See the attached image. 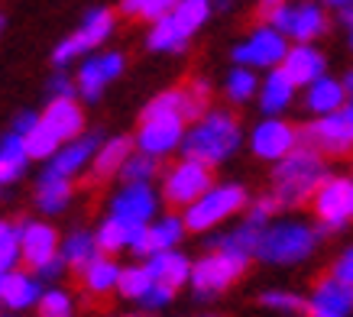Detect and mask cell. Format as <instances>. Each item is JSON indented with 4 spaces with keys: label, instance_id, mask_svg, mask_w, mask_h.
Wrapping results in <instances>:
<instances>
[{
    "label": "cell",
    "instance_id": "cell-49",
    "mask_svg": "<svg viewBox=\"0 0 353 317\" xmlns=\"http://www.w3.org/2000/svg\"><path fill=\"white\" fill-rule=\"evenodd\" d=\"M331 10L337 13V20L347 23V26H353V0H334Z\"/></svg>",
    "mask_w": 353,
    "mask_h": 317
},
{
    "label": "cell",
    "instance_id": "cell-20",
    "mask_svg": "<svg viewBox=\"0 0 353 317\" xmlns=\"http://www.w3.org/2000/svg\"><path fill=\"white\" fill-rule=\"evenodd\" d=\"M43 282H39V275L32 272H17L10 275H0V305L10 307V311H26V307H36L43 301Z\"/></svg>",
    "mask_w": 353,
    "mask_h": 317
},
{
    "label": "cell",
    "instance_id": "cell-29",
    "mask_svg": "<svg viewBox=\"0 0 353 317\" xmlns=\"http://www.w3.org/2000/svg\"><path fill=\"white\" fill-rule=\"evenodd\" d=\"M120 272L123 269L110 256H97L94 263L81 272V285H85L88 295H108V292H114L120 285Z\"/></svg>",
    "mask_w": 353,
    "mask_h": 317
},
{
    "label": "cell",
    "instance_id": "cell-12",
    "mask_svg": "<svg viewBox=\"0 0 353 317\" xmlns=\"http://www.w3.org/2000/svg\"><path fill=\"white\" fill-rule=\"evenodd\" d=\"M301 146L314 149L324 158H343L353 152V133L343 114L321 116V120H311L301 127Z\"/></svg>",
    "mask_w": 353,
    "mask_h": 317
},
{
    "label": "cell",
    "instance_id": "cell-45",
    "mask_svg": "<svg viewBox=\"0 0 353 317\" xmlns=\"http://www.w3.org/2000/svg\"><path fill=\"white\" fill-rule=\"evenodd\" d=\"M276 211H282L279 201L272 198V194H263V198H256V201L250 204V217H246V223H253V227H259V230H266L269 217H276Z\"/></svg>",
    "mask_w": 353,
    "mask_h": 317
},
{
    "label": "cell",
    "instance_id": "cell-6",
    "mask_svg": "<svg viewBox=\"0 0 353 317\" xmlns=\"http://www.w3.org/2000/svg\"><path fill=\"white\" fill-rule=\"evenodd\" d=\"M211 188H214V172L208 165H201V162H194V158H182L162 178V198L172 207H185V211L194 201H201Z\"/></svg>",
    "mask_w": 353,
    "mask_h": 317
},
{
    "label": "cell",
    "instance_id": "cell-19",
    "mask_svg": "<svg viewBox=\"0 0 353 317\" xmlns=\"http://www.w3.org/2000/svg\"><path fill=\"white\" fill-rule=\"evenodd\" d=\"M282 72L289 74V81L295 88H305L308 91L314 81L327 78V59L318 45H292L285 62H282Z\"/></svg>",
    "mask_w": 353,
    "mask_h": 317
},
{
    "label": "cell",
    "instance_id": "cell-41",
    "mask_svg": "<svg viewBox=\"0 0 353 317\" xmlns=\"http://www.w3.org/2000/svg\"><path fill=\"white\" fill-rule=\"evenodd\" d=\"M172 7H175V3H169V0H123L120 10L127 13V17L150 20V26H152V23H159L162 17H169Z\"/></svg>",
    "mask_w": 353,
    "mask_h": 317
},
{
    "label": "cell",
    "instance_id": "cell-33",
    "mask_svg": "<svg viewBox=\"0 0 353 317\" xmlns=\"http://www.w3.org/2000/svg\"><path fill=\"white\" fill-rule=\"evenodd\" d=\"M175 91H179V101H182L185 123H188V120L198 123V120H204V116L211 114V88H208V81L192 78V81H185L182 88H175Z\"/></svg>",
    "mask_w": 353,
    "mask_h": 317
},
{
    "label": "cell",
    "instance_id": "cell-9",
    "mask_svg": "<svg viewBox=\"0 0 353 317\" xmlns=\"http://www.w3.org/2000/svg\"><path fill=\"white\" fill-rule=\"evenodd\" d=\"M250 259L224 249H211L204 253L192 269V288L198 292V298H214L217 292H224L227 285H234L236 278L246 272Z\"/></svg>",
    "mask_w": 353,
    "mask_h": 317
},
{
    "label": "cell",
    "instance_id": "cell-52",
    "mask_svg": "<svg viewBox=\"0 0 353 317\" xmlns=\"http://www.w3.org/2000/svg\"><path fill=\"white\" fill-rule=\"evenodd\" d=\"M3 26H7V20H3V13H0V32H3Z\"/></svg>",
    "mask_w": 353,
    "mask_h": 317
},
{
    "label": "cell",
    "instance_id": "cell-56",
    "mask_svg": "<svg viewBox=\"0 0 353 317\" xmlns=\"http://www.w3.org/2000/svg\"><path fill=\"white\" fill-rule=\"evenodd\" d=\"M10 317H13V314H10Z\"/></svg>",
    "mask_w": 353,
    "mask_h": 317
},
{
    "label": "cell",
    "instance_id": "cell-28",
    "mask_svg": "<svg viewBox=\"0 0 353 317\" xmlns=\"http://www.w3.org/2000/svg\"><path fill=\"white\" fill-rule=\"evenodd\" d=\"M259 240H263V230L253 227V223H240L234 230H227L224 236H214L211 246L214 249H224V253H234V256H243V259H253L259 249Z\"/></svg>",
    "mask_w": 353,
    "mask_h": 317
},
{
    "label": "cell",
    "instance_id": "cell-22",
    "mask_svg": "<svg viewBox=\"0 0 353 317\" xmlns=\"http://www.w3.org/2000/svg\"><path fill=\"white\" fill-rule=\"evenodd\" d=\"M43 123L49 130H52L55 136L65 143H75V139H81V130H85V114H81V107H78V101H59V97H52L49 101V107H46L43 114Z\"/></svg>",
    "mask_w": 353,
    "mask_h": 317
},
{
    "label": "cell",
    "instance_id": "cell-17",
    "mask_svg": "<svg viewBox=\"0 0 353 317\" xmlns=\"http://www.w3.org/2000/svg\"><path fill=\"white\" fill-rule=\"evenodd\" d=\"M308 317H353V288L337 282L334 275H324L314 282L308 295Z\"/></svg>",
    "mask_w": 353,
    "mask_h": 317
},
{
    "label": "cell",
    "instance_id": "cell-55",
    "mask_svg": "<svg viewBox=\"0 0 353 317\" xmlns=\"http://www.w3.org/2000/svg\"><path fill=\"white\" fill-rule=\"evenodd\" d=\"M0 188H3V185H0Z\"/></svg>",
    "mask_w": 353,
    "mask_h": 317
},
{
    "label": "cell",
    "instance_id": "cell-30",
    "mask_svg": "<svg viewBox=\"0 0 353 317\" xmlns=\"http://www.w3.org/2000/svg\"><path fill=\"white\" fill-rule=\"evenodd\" d=\"M26 162H30V156H26L23 136L7 133V136L0 139V185H10V181L20 178L23 172H26Z\"/></svg>",
    "mask_w": 353,
    "mask_h": 317
},
{
    "label": "cell",
    "instance_id": "cell-4",
    "mask_svg": "<svg viewBox=\"0 0 353 317\" xmlns=\"http://www.w3.org/2000/svg\"><path fill=\"white\" fill-rule=\"evenodd\" d=\"M259 17L292 39V45H314V39L327 32V10L321 3H263Z\"/></svg>",
    "mask_w": 353,
    "mask_h": 317
},
{
    "label": "cell",
    "instance_id": "cell-21",
    "mask_svg": "<svg viewBox=\"0 0 353 317\" xmlns=\"http://www.w3.org/2000/svg\"><path fill=\"white\" fill-rule=\"evenodd\" d=\"M350 94H347V88H343L341 78H321V81H314V85L305 91V110L311 114V120H321V116H334V114H343V107H347Z\"/></svg>",
    "mask_w": 353,
    "mask_h": 317
},
{
    "label": "cell",
    "instance_id": "cell-5",
    "mask_svg": "<svg viewBox=\"0 0 353 317\" xmlns=\"http://www.w3.org/2000/svg\"><path fill=\"white\" fill-rule=\"evenodd\" d=\"M250 207V198H246V188L243 185H214V188L204 194L201 201H194L188 211L182 214L185 221V230H211L217 223H224L227 217L246 211Z\"/></svg>",
    "mask_w": 353,
    "mask_h": 317
},
{
    "label": "cell",
    "instance_id": "cell-54",
    "mask_svg": "<svg viewBox=\"0 0 353 317\" xmlns=\"http://www.w3.org/2000/svg\"><path fill=\"white\" fill-rule=\"evenodd\" d=\"M127 317H143V314H127Z\"/></svg>",
    "mask_w": 353,
    "mask_h": 317
},
{
    "label": "cell",
    "instance_id": "cell-1",
    "mask_svg": "<svg viewBox=\"0 0 353 317\" xmlns=\"http://www.w3.org/2000/svg\"><path fill=\"white\" fill-rule=\"evenodd\" d=\"M331 178L327 172V158L318 156L314 149L299 146L289 158H282L276 169H272V198L279 201V207H301V204H311L314 194L321 191V185Z\"/></svg>",
    "mask_w": 353,
    "mask_h": 317
},
{
    "label": "cell",
    "instance_id": "cell-24",
    "mask_svg": "<svg viewBox=\"0 0 353 317\" xmlns=\"http://www.w3.org/2000/svg\"><path fill=\"white\" fill-rule=\"evenodd\" d=\"M97 149H101L97 146V136H81V139H75V143H65V146L59 149V156L46 165V172H52V175H59V178L72 181V175H78L85 165L94 162Z\"/></svg>",
    "mask_w": 353,
    "mask_h": 317
},
{
    "label": "cell",
    "instance_id": "cell-31",
    "mask_svg": "<svg viewBox=\"0 0 353 317\" xmlns=\"http://www.w3.org/2000/svg\"><path fill=\"white\" fill-rule=\"evenodd\" d=\"M72 201V181L68 178H59L52 172H43L39 178V191H36V204L43 214H59L68 207Z\"/></svg>",
    "mask_w": 353,
    "mask_h": 317
},
{
    "label": "cell",
    "instance_id": "cell-39",
    "mask_svg": "<svg viewBox=\"0 0 353 317\" xmlns=\"http://www.w3.org/2000/svg\"><path fill=\"white\" fill-rule=\"evenodd\" d=\"M172 17H175V23H179L188 36H192V32L211 17V3H208V0H179V3L172 7Z\"/></svg>",
    "mask_w": 353,
    "mask_h": 317
},
{
    "label": "cell",
    "instance_id": "cell-18",
    "mask_svg": "<svg viewBox=\"0 0 353 317\" xmlns=\"http://www.w3.org/2000/svg\"><path fill=\"white\" fill-rule=\"evenodd\" d=\"M123 72V55L120 52H97L91 55L88 62H81V68H78V94L85 97V101H97L101 97V91L117 78V74Z\"/></svg>",
    "mask_w": 353,
    "mask_h": 317
},
{
    "label": "cell",
    "instance_id": "cell-44",
    "mask_svg": "<svg viewBox=\"0 0 353 317\" xmlns=\"http://www.w3.org/2000/svg\"><path fill=\"white\" fill-rule=\"evenodd\" d=\"M36 311H39V317H72V298L65 292H59V288H52V292L43 295Z\"/></svg>",
    "mask_w": 353,
    "mask_h": 317
},
{
    "label": "cell",
    "instance_id": "cell-46",
    "mask_svg": "<svg viewBox=\"0 0 353 317\" xmlns=\"http://www.w3.org/2000/svg\"><path fill=\"white\" fill-rule=\"evenodd\" d=\"M331 275L337 278V282H343V285L353 288V246H347V249H343V253L334 259Z\"/></svg>",
    "mask_w": 353,
    "mask_h": 317
},
{
    "label": "cell",
    "instance_id": "cell-27",
    "mask_svg": "<svg viewBox=\"0 0 353 317\" xmlns=\"http://www.w3.org/2000/svg\"><path fill=\"white\" fill-rule=\"evenodd\" d=\"M188 32L175 23V17H162L159 23H152L150 26V36H146V49L152 52H185L188 49Z\"/></svg>",
    "mask_w": 353,
    "mask_h": 317
},
{
    "label": "cell",
    "instance_id": "cell-50",
    "mask_svg": "<svg viewBox=\"0 0 353 317\" xmlns=\"http://www.w3.org/2000/svg\"><path fill=\"white\" fill-rule=\"evenodd\" d=\"M343 120H347V127H350V133H353V97L347 101V107H343Z\"/></svg>",
    "mask_w": 353,
    "mask_h": 317
},
{
    "label": "cell",
    "instance_id": "cell-36",
    "mask_svg": "<svg viewBox=\"0 0 353 317\" xmlns=\"http://www.w3.org/2000/svg\"><path fill=\"white\" fill-rule=\"evenodd\" d=\"M94 240H97V249H101V256H110V259H114V253H120V249H130V227H123L120 221L108 217V221H104L94 230Z\"/></svg>",
    "mask_w": 353,
    "mask_h": 317
},
{
    "label": "cell",
    "instance_id": "cell-16",
    "mask_svg": "<svg viewBox=\"0 0 353 317\" xmlns=\"http://www.w3.org/2000/svg\"><path fill=\"white\" fill-rule=\"evenodd\" d=\"M159 198L150 185H123L110 201V217L123 227H150V217H156Z\"/></svg>",
    "mask_w": 353,
    "mask_h": 317
},
{
    "label": "cell",
    "instance_id": "cell-8",
    "mask_svg": "<svg viewBox=\"0 0 353 317\" xmlns=\"http://www.w3.org/2000/svg\"><path fill=\"white\" fill-rule=\"evenodd\" d=\"M114 23H117V17H114V10H108V7H94V10H88L85 20H81V26L75 30V36L62 39V43L52 49V65L55 68H65L68 62H75L78 55L97 49V45L114 32Z\"/></svg>",
    "mask_w": 353,
    "mask_h": 317
},
{
    "label": "cell",
    "instance_id": "cell-25",
    "mask_svg": "<svg viewBox=\"0 0 353 317\" xmlns=\"http://www.w3.org/2000/svg\"><path fill=\"white\" fill-rule=\"evenodd\" d=\"M295 91H299V88L292 85L289 74L282 72V68L266 72L263 85H259V107H263V114L266 116H282L292 107V101H295Z\"/></svg>",
    "mask_w": 353,
    "mask_h": 317
},
{
    "label": "cell",
    "instance_id": "cell-3",
    "mask_svg": "<svg viewBox=\"0 0 353 317\" xmlns=\"http://www.w3.org/2000/svg\"><path fill=\"white\" fill-rule=\"evenodd\" d=\"M318 240H321V233H318V227H311V223H305V221H276L263 230L256 259H263V263H269V265L305 263V259L318 249Z\"/></svg>",
    "mask_w": 353,
    "mask_h": 317
},
{
    "label": "cell",
    "instance_id": "cell-23",
    "mask_svg": "<svg viewBox=\"0 0 353 317\" xmlns=\"http://www.w3.org/2000/svg\"><path fill=\"white\" fill-rule=\"evenodd\" d=\"M146 269H150V275H152V285L179 292L185 282H192L194 263H188V256H182L179 249H172V253L152 256L150 263H146Z\"/></svg>",
    "mask_w": 353,
    "mask_h": 317
},
{
    "label": "cell",
    "instance_id": "cell-37",
    "mask_svg": "<svg viewBox=\"0 0 353 317\" xmlns=\"http://www.w3.org/2000/svg\"><path fill=\"white\" fill-rule=\"evenodd\" d=\"M23 143H26V156L30 158H49V162H52V158L59 156V149H62V139L55 136L43 120H39V127L32 130L30 136H23Z\"/></svg>",
    "mask_w": 353,
    "mask_h": 317
},
{
    "label": "cell",
    "instance_id": "cell-51",
    "mask_svg": "<svg viewBox=\"0 0 353 317\" xmlns=\"http://www.w3.org/2000/svg\"><path fill=\"white\" fill-rule=\"evenodd\" d=\"M341 81H343V88H347V94L353 97V68H350V72H347V74H343Z\"/></svg>",
    "mask_w": 353,
    "mask_h": 317
},
{
    "label": "cell",
    "instance_id": "cell-34",
    "mask_svg": "<svg viewBox=\"0 0 353 317\" xmlns=\"http://www.w3.org/2000/svg\"><path fill=\"white\" fill-rule=\"evenodd\" d=\"M259 85H263V81L256 78L253 68H240V65H234V68L227 72L224 91L234 104H246V101H253V94L259 97Z\"/></svg>",
    "mask_w": 353,
    "mask_h": 317
},
{
    "label": "cell",
    "instance_id": "cell-7",
    "mask_svg": "<svg viewBox=\"0 0 353 317\" xmlns=\"http://www.w3.org/2000/svg\"><path fill=\"white\" fill-rule=\"evenodd\" d=\"M289 39L282 36L279 30H272V26H266V23H259L256 30H250V36H246L240 45H234V62L240 65V68H282V62H285V55H289Z\"/></svg>",
    "mask_w": 353,
    "mask_h": 317
},
{
    "label": "cell",
    "instance_id": "cell-38",
    "mask_svg": "<svg viewBox=\"0 0 353 317\" xmlns=\"http://www.w3.org/2000/svg\"><path fill=\"white\" fill-rule=\"evenodd\" d=\"M20 233L23 227H17L10 221H0V275L17 272L13 265L20 259Z\"/></svg>",
    "mask_w": 353,
    "mask_h": 317
},
{
    "label": "cell",
    "instance_id": "cell-2",
    "mask_svg": "<svg viewBox=\"0 0 353 317\" xmlns=\"http://www.w3.org/2000/svg\"><path fill=\"white\" fill-rule=\"evenodd\" d=\"M243 139V130H240V120L227 110H211V114L192 123L188 136L182 143L185 158H194L208 169L221 165L227 156H234L236 146Z\"/></svg>",
    "mask_w": 353,
    "mask_h": 317
},
{
    "label": "cell",
    "instance_id": "cell-10",
    "mask_svg": "<svg viewBox=\"0 0 353 317\" xmlns=\"http://www.w3.org/2000/svg\"><path fill=\"white\" fill-rule=\"evenodd\" d=\"M314 217H318V233H334L343 223L353 221V175H331L314 194Z\"/></svg>",
    "mask_w": 353,
    "mask_h": 317
},
{
    "label": "cell",
    "instance_id": "cell-40",
    "mask_svg": "<svg viewBox=\"0 0 353 317\" xmlns=\"http://www.w3.org/2000/svg\"><path fill=\"white\" fill-rule=\"evenodd\" d=\"M259 305L272 307V311H282V314H305V311H308V298L295 295V292L272 288V292H263V295H259Z\"/></svg>",
    "mask_w": 353,
    "mask_h": 317
},
{
    "label": "cell",
    "instance_id": "cell-35",
    "mask_svg": "<svg viewBox=\"0 0 353 317\" xmlns=\"http://www.w3.org/2000/svg\"><path fill=\"white\" fill-rule=\"evenodd\" d=\"M152 288V275L146 265H123L120 272V285H117V295L120 298H130V301H143L150 295Z\"/></svg>",
    "mask_w": 353,
    "mask_h": 317
},
{
    "label": "cell",
    "instance_id": "cell-47",
    "mask_svg": "<svg viewBox=\"0 0 353 317\" xmlns=\"http://www.w3.org/2000/svg\"><path fill=\"white\" fill-rule=\"evenodd\" d=\"M49 91H52V97H59V101H75V94H78V85L68 78V74H52L49 78Z\"/></svg>",
    "mask_w": 353,
    "mask_h": 317
},
{
    "label": "cell",
    "instance_id": "cell-13",
    "mask_svg": "<svg viewBox=\"0 0 353 317\" xmlns=\"http://www.w3.org/2000/svg\"><path fill=\"white\" fill-rule=\"evenodd\" d=\"M188 136L182 116H156V120H139V130L133 143H137V152L150 158H162L169 156L172 149H179Z\"/></svg>",
    "mask_w": 353,
    "mask_h": 317
},
{
    "label": "cell",
    "instance_id": "cell-48",
    "mask_svg": "<svg viewBox=\"0 0 353 317\" xmlns=\"http://www.w3.org/2000/svg\"><path fill=\"white\" fill-rule=\"evenodd\" d=\"M172 298H175V292H169V288H159V285H152V288H150V295L143 298V305H146V307H162V305H169Z\"/></svg>",
    "mask_w": 353,
    "mask_h": 317
},
{
    "label": "cell",
    "instance_id": "cell-43",
    "mask_svg": "<svg viewBox=\"0 0 353 317\" xmlns=\"http://www.w3.org/2000/svg\"><path fill=\"white\" fill-rule=\"evenodd\" d=\"M156 116H182V101L179 91H162L143 107V120H156ZM185 120V116H182Z\"/></svg>",
    "mask_w": 353,
    "mask_h": 317
},
{
    "label": "cell",
    "instance_id": "cell-14",
    "mask_svg": "<svg viewBox=\"0 0 353 317\" xmlns=\"http://www.w3.org/2000/svg\"><path fill=\"white\" fill-rule=\"evenodd\" d=\"M62 256V243H59V233L43 221H30L23 223L20 233V259L32 269V275H39L49 263H55Z\"/></svg>",
    "mask_w": 353,
    "mask_h": 317
},
{
    "label": "cell",
    "instance_id": "cell-26",
    "mask_svg": "<svg viewBox=\"0 0 353 317\" xmlns=\"http://www.w3.org/2000/svg\"><path fill=\"white\" fill-rule=\"evenodd\" d=\"M133 149H137V143H133V139H127V136L104 139V146L97 149L94 162H91V178L104 181V178H110V175H120V172H123V165L130 162V156H133Z\"/></svg>",
    "mask_w": 353,
    "mask_h": 317
},
{
    "label": "cell",
    "instance_id": "cell-53",
    "mask_svg": "<svg viewBox=\"0 0 353 317\" xmlns=\"http://www.w3.org/2000/svg\"><path fill=\"white\" fill-rule=\"evenodd\" d=\"M350 49H353V26H350Z\"/></svg>",
    "mask_w": 353,
    "mask_h": 317
},
{
    "label": "cell",
    "instance_id": "cell-42",
    "mask_svg": "<svg viewBox=\"0 0 353 317\" xmlns=\"http://www.w3.org/2000/svg\"><path fill=\"white\" fill-rule=\"evenodd\" d=\"M152 175H156V158L143 156V152H133L130 162L123 165V172H120L123 185H150Z\"/></svg>",
    "mask_w": 353,
    "mask_h": 317
},
{
    "label": "cell",
    "instance_id": "cell-15",
    "mask_svg": "<svg viewBox=\"0 0 353 317\" xmlns=\"http://www.w3.org/2000/svg\"><path fill=\"white\" fill-rule=\"evenodd\" d=\"M182 233H185V221L175 217V214L150 223V227H130V249L137 256L152 259L159 253H172L175 243L182 240Z\"/></svg>",
    "mask_w": 353,
    "mask_h": 317
},
{
    "label": "cell",
    "instance_id": "cell-32",
    "mask_svg": "<svg viewBox=\"0 0 353 317\" xmlns=\"http://www.w3.org/2000/svg\"><path fill=\"white\" fill-rule=\"evenodd\" d=\"M97 256H101V249H97V240H94V233L91 230H75V233H68V236H65L62 259L72 265V269L85 272Z\"/></svg>",
    "mask_w": 353,
    "mask_h": 317
},
{
    "label": "cell",
    "instance_id": "cell-11",
    "mask_svg": "<svg viewBox=\"0 0 353 317\" xmlns=\"http://www.w3.org/2000/svg\"><path fill=\"white\" fill-rule=\"evenodd\" d=\"M301 146V130L289 120H282V116H266V120H259L253 133H250V149H253V156L263 158V162H282V158H289L295 149Z\"/></svg>",
    "mask_w": 353,
    "mask_h": 317
}]
</instances>
